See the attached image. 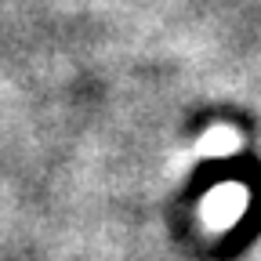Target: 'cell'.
<instances>
[{
    "label": "cell",
    "instance_id": "obj_1",
    "mask_svg": "<svg viewBox=\"0 0 261 261\" xmlns=\"http://www.w3.org/2000/svg\"><path fill=\"white\" fill-rule=\"evenodd\" d=\"M250 207V192L240 181H221L214 185L203 200H200V221L211 232H228L232 225H240V218Z\"/></svg>",
    "mask_w": 261,
    "mask_h": 261
},
{
    "label": "cell",
    "instance_id": "obj_2",
    "mask_svg": "<svg viewBox=\"0 0 261 261\" xmlns=\"http://www.w3.org/2000/svg\"><path fill=\"white\" fill-rule=\"evenodd\" d=\"M240 149H243V135L228 123H214L211 130H203L196 138V152L200 156H232Z\"/></svg>",
    "mask_w": 261,
    "mask_h": 261
}]
</instances>
